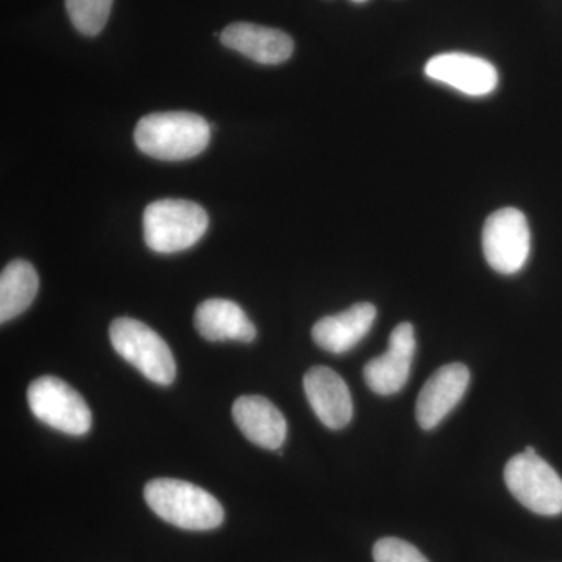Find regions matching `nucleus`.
<instances>
[{
  "instance_id": "nucleus-1",
  "label": "nucleus",
  "mask_w": 562,
  "mask_h": 562,
  "mask_svg": "<svg viewBox=\"0 0 562 562\" xmlns=\"http://www.w3.org/2000/svg\"><path fill=\"white\" fill-rule=\"evenodd\" d=\"M210 136L209 122L188 111L147 114L135 128L138 149L162 161L198 157L209 146Z\"/></svg>"
},
{
  "instance_id": "nucleus-2",
  "label": "nucleus",
  "mask_w": 562,
  "mask_h": 562,
  "mask_svg": "<svg viewBox=\"0 0 562 562\" xmlns=\"http://www.w3.org/2000/svg\"><path fill=\"white\" fill-rule=\"evenodd\" d=\"M144 498L158 517L183 530H214L224 522V508L220 501L183 480H151L144 487Z\"/></svg>"
},
{
  "instance_id": "nucleus-3",
  "label": "nucleus",
  "mask_w": 562,
  "mask_h": 562,
  "mask_svg": "<svg viewBox=\"0 0 562 562\" xmlns=\"http://www.w3.org/2000/svg\"><path fill=\"white\" fill-rule=\"evenodd\" d=\"M209 222V214L198 203L161 199L144 211V241L157 254H177L201 241Z\"/></svg>"
},
{
  "instance_id": "nucleus-4",
  "label": "nucleus",
  "mask_w": 562,
  "mask_h": 562,
  "mask_svg": "<svg viewBox=\"0 0 562 562\" xmlns=\"http://www.w3.org/2000/svg\"><path fill=\"white\" fill-rule=\"evenodd\" d=\"M110 341L117 355L150 382L169 386L176 380L177 366L172 351L149 325L132 317H120L111 322Z\"/></svg>"
},
{
  "instance_id": "nucleus-5",
  "label": "nucleus",
  "mask_w": 562,
  "mask_h": 562,
  "mask_svg": "<svg viewBox=\"0 0 562 562\" xmlns=\"http://www.w3.org/2000/svg\"><path fill=\"white\" fill-rule=\"evenodd\" d=\"M505 483L514 498L530 512L539 516L562 513V479L532 447L506 462Z\"/></svg>"
},
{
  "instance_id": "nucleus-6",
  "label": "nucleus",
  "mask_w": 562,
  "mask_h": 562,
  "mask_svg": "<svg viewBox=\"0 0 562 562\" xmlns=\"http://www.w3.org/2000/svg\"><path fill=\"white\" fill-rule=\"evenodd\" d=\"M29 406L36 419L70 436H83L91 430L90 406L79 392L57 376L44 375L29 386Z\"/></svg>"
},
{
  "instance_id": "nucleus-7",
  "label": "nucleus",
  "mask_w": 562,
  "mask_h": 562,
  "mask_svg": "<svg viewBox=\"0 0 562 562\" xmlns=\"http://www.w3.org/2000/svg\"><path fill=\"white\" fill-rule=\"evenodd\" d=\"M483 254L495 272L513 276L530 258L531 232L527 217L517 209L492 213L483 228Z\"/></svg>"
},
{
  "instance_id": "nucleus-8",
  "label": "nucleus",
  "mask_w": 562,
  "mask_h": 562,
  "mask_svg": "<svg viewBox=\"0 0 562 562\" xmlns=\"http://www.w3.org/2000/svg\"><path fill=\"white\" fill-rule=\"evenodd\" d=\"M425 76L472 98L490 95L498 85V72L492 63L462 52L430 58L425 65Z\"/></svg>"
},
{
  "instance_id": "nucleus-9",
  "label": "nucleus",
  "mask_w": 562,
  "mask_h": 562,
  "mask_svg": "<svg viewBox=\"0 0 562 562\" xmlns=\"http://www.w3.org/2000/svg\"><path fill=\"white\" fill-rule=\"evenodd\" d=\"M416 351V335L409 322H402L392 330L386 353L364 366V382L379 395L397 394L409 379Z\"/></svg>"
},
{
  "instance_id": "nucleus-10",
  "label": "nucleus",
  "mask_w": 562,
  "mask_h": 562,
  "mask_svg": "<svg viewBox=\"0 0 562 562\" xmlns=\"http://www.w3.org/2000/svg\"><path fill=\"white\" fill-rule=\"evenodd\" d=\"M471 382V372L462 362H450L438 369L422 387L416 403L417 424L432 430L464 397Z\"/></svg>"
},
{
  "instance_id": "nucleus-11",
  "label": "nucleus",
  "mask_w": 562,
  "mask_h": 562,
  "mask_svg": "<svg viewBox=\"0 0 562 562\" xmlns=\"http://www.w3.org/2000/svg\"><path fill=\"white\" fill-rule=\"evenodd\" d=\"M303 387L310 406L325 427L341 430L350 424L353 402L341 375L324 366H316L303 376Z\"/></svg>"
},
{
  "instance_id": "nucleus-12",
  "label": "nucleus",
  "mask_w": 562,
  "mask_h": 562,
  "mask_svg": "<svg viewBox=\"0 0 562 562\" xmlns=\"http://www.w3.org/2000/svg\"><path fill=\"white\" fill-rule=\"evenodd\" d=\"M221 43L260 65H281L294 52V41L288 33L251 22H235L225 27Z\"/></svg>"
},
{
  "instance_id": "nucleus-13",
  "label": "nucleus",
  "mask_w": 562,
  "mask_h": 562,
  "mask_svg": "<svg viewBox=\"0 0 562 562\" xmlns=\"http://www.w3.org/2000/svg\"><path fill=\"white\" fill-rule=\"evenodd\" d=\"M233 419L250 442L266 450H279L286 439L283 414L261 395H243L233 405Z\"/></svg>"
},
{
  "instance_id": "nucleus-14",
  "label": "nucleus",
  "mask_w": 562,
  "mask_h": 562,
  "mask_svg": "<svg viewBox=\"0 0 562 562\" xmlns=\"http://www.w3.org/2000/svg\"><path fill=\"white\" fill-rule=\"evenodd\" d=\"M375 317L376 308L372 303H357L346 312L317 321L312 331L314 342L330 353H346L371 331Z\"/></svg>"
},
{
  "instance_id": "nucleus-15",
  "label": "nucleus",
  "mask_w": 562,
  "mask_h": 562,
  "mask_svg": "<svg viewBox=\"0 0 562 562\" xmlns=\"http://www.w3.org/2000/svg\"><path fill=\"white\" fill-rule=\"evenodd\" d=\"M194 325L206 341L251 342L257 328L238 303L227 299H209L198 306Z\"/></svg>"
},
{
  "instance_id": "nucleus-16",
  "label": "nucleus",
  "mask_w": 562,
  "mask_h": 562,
  "mask_svg": "<svg viewBox=\"0 0 562 562\" xmlns=\"http://www.w3.org/2000/svg\"><path fill=\"white\" fill-rule=\"evenodd\" d=\"M38 288V273L31 262L14 260L7 265L0 276V322L21 316L35 301Z\"/></svg>"
},
{
  "instance_id": "nucleus-17",
  "label": "nucleus",
  "mask_w": 562,
  "mask_h": 562,
  "mask_svg": "<svg viewBox=\"0 0 562 562\" xmlns=\"http://www.w3.org/2000/svg\"><path fill=\"white\" fill-rule=\"evenodd\" d=\"M114 0H66V11L81 35L95 36L109 21Z\"/></svg>"
},
{
  "instance_id": "nucleus-18",
  "label": "nucleus",
  "mask_w": 562,
  "mask_h": 562,
  "mask_svg": "<svg viewBox=\"0 0 562 562\" xmlns=\"http://www.w3.org/2000/svg\"><path fill=\"white\" fill-rule=\"evenodd\" d=\"M375 562H430L413 546L397 538H384L373 546Z\"/></svg>"
},
{
  "instance_id": "nucleus-19",
  "label": "nucleus",
  "mask_w": 562,
  "mask_h": 562,
  "mask_svg": "<svg viewBox=\"0 0 562 562\" xmlns=\"http://www.w3.org/2000/svg\"><path fill=\"white\" fill-rule=\"evenodd\" d=\"M351 2H355V3H364V2H368V0H351Z\"/></svg>"
}]
</instances>
